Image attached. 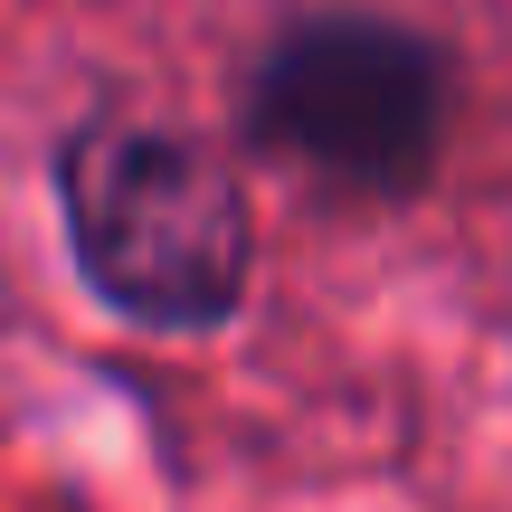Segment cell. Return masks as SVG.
Wrapping results in <instances>:
<instances>
[{
	"instance_id": "obj_2",
	"label": "cell",
	"mask_w": 512,
	"mask_h": 512,
	"mask_svg": "<svg viewBox=\"0 0 512 512\" xmlns=\"http://www.w3.org/2000/svg\"><path fill=\"white\" fill-rule=\"evenodd\" d=\"M256 152L342 200H408L437 181L456 133V67L437 38L380 10H313L247 76Z\"/></svg>"
},
{
	"instance_id": "obj_1",
	"label": "cell",
	"mask_w": 512,
	"mask_h": 512,
	"mask_svg": "<svg viewBox=\"0 0 512 512\" xmlns=\"http://www.w3.org/2000/svg\"><path fill=\"white\" fill-rule=\"evenodd\" d=\"M57 238L76 285L152 342H209L256 294L238 171L143 114H86L57 143Z\"/></svg>"
}]
</instances>
